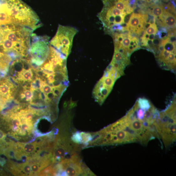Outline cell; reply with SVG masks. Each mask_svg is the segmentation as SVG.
Segmentation results:
<instances>
[{
	"label": "cell",
	"instance_id": "6da1fadb",
	"mask_svg": "<svg viewBox=\"0 0 176 176\" xmlns=\"http://www.w3.org/2000/svg\"><path fill=\"white\" fill-rule=\"evenodd\" d=\"M33 30L11 24L0 26V52L9 55L12 59L28 57Z\"/></svg>",
	"mask_w": 176,
	"mask_h": 176
},
{
	"label": "cell",
	"instance_id": "7a4b0ae2",
	"mask_svg": "<svg viewBox=\"0 0 176 176\" xmlns=\"http://www.w3.org/2000/svg\"><path fill=\"white\" fill-rule=\"evenodd\" d=\"M176 99L164 110L159 112L157 120L158 138L161 139L165 147H169L176 141Z\"/></svg>",
	"mask_w": 176,
	"mask_h": 176
},
{
	"label": "cell",
	"instance_id": "3957f363",
	"mask_svg": "<svg viewBox=\"0 0 176 176\" xmlns=\"http://www.w3.org/2000/svg\"><path fill=\"white\" fill-rule=\"evenodd\" d=\"M10 13L12 24L33 30L41 27L40 19L36 13L21 0H6Z\"/></svg>",
	"mask_w": 176,
	"mask_h": 176
},
{
	"label": "cell",
	"instance_id": "277c9868",
	"mask_svg": "<svg viewBox=\"0 0 176 176\" xmlns=\"http://www.w3.org/2000/svg\"><path fill=\"white\" fill-rule=\"evenodd\" d=\"M78 32L74 27L59 25L56 35L49 42L50 45L67 59L71 51L74 38Z\"/></svg>",
	"mask_w": 176,
	"mask_h": 176
},
{
	"label": "cell",
	"instance_id": "5b68a950",
	"mask_svg": "<svg viewBox=\"0 0 176 176\" xmlns=\"http://www.w3.org/2000/svg\"><path fill=\"white\" fill-rule=\"evenodd\" d=\"M49 39L48 36L32 33L29 50V58L32 63L40 66L47 59L50 53Z\"/></svg>",
	"mask_w": 176,
	"mask_h": 176
},
{
	"label": "cell",
	"instance_id": "8992f818",
	"mask_svg": "<svg viewBox=\"0 0 176 176\" xmlns=\"http://www.w3.org/2000/svg\"><path fill=\"white\" fill-rule=\"evenodd\" d=\"M14 87L10 80L5 76L0 78V96L7 102L13 98Z\"/></svg>",
	"mask_w": 176,
	"mask_h": 176
},
{
	"label": "cell",
	"instance_id": "52a82bcc",
	"mask_svg": "<svg viewBox=\"0 0 176 176\" xmlns=\"http://www.w3.org/2000/svg\"><path fill=\"white\" fill-rule=\"evenodd\" d=\"M12 24L10 13L6 0L0 3V26Z\"/></svg>",
	"mask_w": 176,
	"mask_h": 176
},
{
	"label": "cell",
	"instance_id": "ba28073f",
	"mask_svg": "<svg viewBox=\"0 0 176 176\" xmlns=\"http://www.w3.org/2000/svg\"><path fill=\"white\" fill-rule=\"evenodd\" d=\"M12 59L9 55L0 52V73L2 75H6Z\"/></svg>",
	"mask_w": 176,
	"mask_h": 176
},
{
	"label": "cell",
	"instance_id": "9c48e42d",
	"mask_svg": "<svg viewBox=\"0 0 176 176\" xmlns=\"http://www.w3.org/2000/svg\"><path fill=\"white\" fill-rule=\"evenodd\" d=\"M129 58L118 50H114V55L112 61L118 63L125 68L130 63Z\"/></svg>",
	"mask_w": 176,
	"mask_h": 176
},
{
	"label": "cell",
	"instance_id": "30bf717a",
	"mask_svg": "<svg viewBox=\"0 0 176 176\" xmlns=\"http://www.w3.org/2000/svg\"><path fill=\"white\" fill-rule=\"evenodd\" d=\"M10 118L12 120V130L13 131L19 134L22 124V121L18 113H12Z\"/></svg>",
	"mask_w": 176,
	"mask_h": 176
},
{
	"label": "cell",
	"instance_id": "8fae6325",
	"mask_svg": "<svg viewBox=\"0 0 176 176\" xmlns=\"http://www.w3.org/2000/svg\"><path fill=\"white\" fill-rule=\"evenodd\" d=\"M143 21L144 22L143 16L140 14L133 13L129 19L128 24V27L131 28L133 30Z\"/></svg>",
	"mask_w": 176,
	"mask_h": 176
},
{
	"label": "cell",
	"instance_id": "7c38bea8",
	"mask_svg": "<svg viewBox=\"0 0 176 176\" xmlns=\"http://www.w3.org/2000/svg\"><path fill=\"white\" fill-rule=\"evenodd\" d=\"M31 69H30L27 70H23L18 75V80L24 81H31L33 76V73Z\"/></svg>",
	"mask_w": 176,
	"mask_h": 176
},
{
	"label": "cell",
	"instance_id": "4fadbf2b",
	"mask_svg": "<svg viewBox=\"0 0 176 176\" xmlns=\"http://www.w3.org/2000/svg\"><path fill=\"white\" fill-rule=\"evenodd\" d=\"M140 48L138 39L135 37L132 38L129 46L127 49L128 55L130 56L133 52Z\"/></svg>",
	"mask_w": 176,
	"mask_h": 176
},
{
	"label": "cell",
	"instance_id": "5bb4252c",
	"mask_svg": "<svg viewBox=\"0 0 176 176\" xmlns=\"http://www.w3.org/2000/svg\"><path fill=\"white\" fill-rule=\"evenodd\" d=\"M165 25L168 27H174L176 24V19L173 15L167 13L163 20Z\"/></svg>",
	"mask_w": 176,
	"mask_h": 176
},
{
	"label": "cell",
	"instance_id": "9a60e30c",
	"mask_svg": "<svg viewBox=\"0 0 176 176\" xmlns=\"http://www.w3.org/2000/svg\"><path fill=\"white\" fill-rule=\"evenodd\" d=\"M37 143H27L22 146V149L25 154H33L37 149Z\"/></svg>",
	"mask_w": 176,
	"mask_h": 176
},
{
	"label": "cell",
	"instance_id": "2e32d148",
	"mask_svg": "<svg viewBox=\"0 0 176 176\" xmlns=\"http://www.w3.org/2000/svg\"><path fill=\"white\" fill-rule=\"evenodd\" d=\"M43 82L40 78L36 77L35 80L30 84V89L33 92L34 91L40 90L42 85Z\"/></svg>",
	"mask_w": 176,
	"mask_h": 176
},
{
	"label": "cell",
	"instance_id": "e0dca14e",
	"mask_svg": "<svg viewBox=\"0 0 176 176\" xmlns=\"http://www.w3.org/2000/svg\"><path fill=\"white\" fill-rule=\"evenodd\" d=\"M161 44L163 45L164 49L172 52L175 53V44L170 42L167 38L163 41Z\"/></svg>",
	"mask_w": 176,
	"mask_h": 176
},
{
	"label": "cell",
	"instance_id": "ac0fdd59",
	"mask_svg": "<svg viewBox=\"0 0 176 176\" xmlns=\"http://www.w3.org/2000/svg\"><path fill=\"white\" fill-rule=\"evenodd\" d=\"M21 98L27 101H31L33 99V92L31 90L25 89L20 95Z\"/></svg>",
	"mask_w": 176,
	"mask_h": 176
},
{
	"label": "cell",
	"instance_id": "d6986e66",
	"mask_svg": "<svg viewBox=\"0 0 176 176\" xmlns=\"http://www.w3.org/2000/svg\"><path fill=\"white\" fill-rule=\"evenodd\" d=\"M152 12L155 17H160L163 14V10L162 7L157 6L154 7Z\"/></svg>",
	"mask_w": 176,
	"mask_h": 176
},
{
	"label": "cell",
	"instance_id": "ffe728a7",
	"mask_svg": "<svg viewBox=\"0 0 176 176\" xmlns=\"http://www.w3.org/2000/svg\"><path fill=\"white\" fill-rule=\"evenodd\" d=\"M158 32V29L156 24H151L149 26L147 29L145 31V33L148 35L155 34V35Z\"/></svg>",
	"mask_w": 176,
	"mask_h": 176
},
{
	"label": "cell",
	"instance_id": "44dd1931",
	"mask_svg": "<svg viewBox=\"0 0 176 176\" xmlns=\"http://www.w3.org/2000/svg\"><path fill=\"white\" fill-rule=\"evenodd\" d=\"M131 38L129 37H124L123 40L120 43L122 47L125 48L127 51V49L129 46L131 41Z\"/></svg>",
	"mask_w": 176,
	"mask_h": 176
},
{
	"label": "cell",
	"instance_id": "7402d4cb",
	"mask_svg": "<svg viewBox=\"0 0 176 176\" xmlns=\"http://www.w3.org/2000/svg\"><path fill=\"white\" fill-rule=\"evenodd\" d=\"M167 33L166 30L164 29L160 30L158 33V35L160 38H164L167 36Z\"/></svg>",
	"mask_w": 176,
	"mask_h": 176
},
{
	"label": "cell",
	"instance_id": "603a6c76",
	"mask_svg": "<svg viewBox=\"0 0 176 176\" xmlns=\"http://www.w3.org/2000/svg\"><path fill=\"white\" fill-rule=\"evenodd\" d=\"M167 38L170 42L175 44L176 36L175 35H169Z\"/></svg>",
	"mask_w": 176,
	"mask_h": 176
},
{
	"label": "cell",
	"instance_id": "cb8c5ba5",
	"mask_svg": "<svg viewBox=\"0 0 176 176\" xmlns=\"http://www.w3.org/2000/svg\"><path fill=\"white\" fill-rule=\"evenodd\" d=\"M4 135L3 133L0 130V140L3 139Z\"/></svg>",
	"mask_w": 176,
	"mask_h": 176
},
{
	"label": "cell",
	"instance_id": "d4e9b609",
	"mask_svg": "<svg viewBox=\"0 0 176 176\" xmlns=\"http://www.w3.org/2000/svg\"><path fill=\"white\" fill-rule=\"evenodd\" d=\"M155 35V34H151L149 35V39L152 40L154 38Z\"/></svg>",
	"mask_w": 176,
	"mask_h": 176
},
{
	"label": "cell",
	"instance_id": "484cf974",
	"mask_svg": "<svg viewBox=\"0 0 176 176\" xmlns=\"http://www.w3.org/2000/svg\"><path fill=\"white\" fill-rule=\"evenodd\" d=\"M1 73H0V78H1Z\"/></svg>",
	"mask_w": 176,
	"mask_h": 176
}]
</instances>
